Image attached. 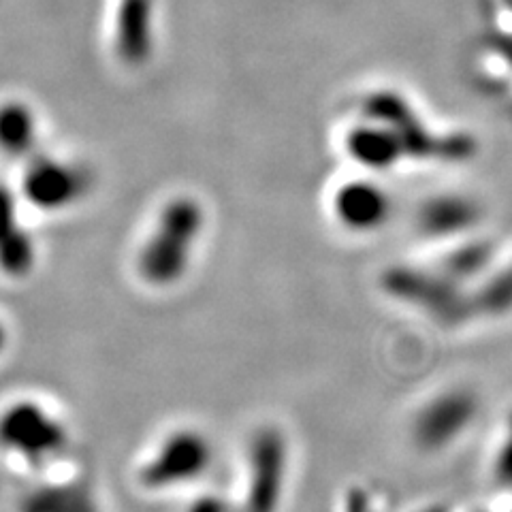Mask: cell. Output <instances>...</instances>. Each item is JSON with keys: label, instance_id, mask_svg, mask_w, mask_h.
I'll list each match as a JSON object with an SVG mask.
<instances>
[{"label": "cell", "instance_id": "9", "mask_svg": "<svg viewBox=\"0 0 512 512\" xmlns=\"http://www.w3.org/2000/svg\"><path fill=\"white\" fill-rule=\"evenodd\" d=\"M346 150L350 156L363 167L380 169L391 165L397 158V137L391 135L387 128L372 124H357L346 135Z\"/></svg>", "mask_w": 512, "mask_h": 512}, {"label": "cell", "instance_id": "4", "mask_svg": "<svg viewBox=\"0 0 512 512\" xmlns=\"http://www.w3.org/2000/svg\"><path fill=\"white\" fill-rule=\"evenodd\" d=\"M214 463V446L203 431L182 427L158 442L139 472L143 487L152 491L178 489L195 483Z\"/></svg>", "mask_w": 512, "mask_h": 512}, {"label": "cell", "instance_id": "5", "mask_svg": "<svg viewBox=\"0 0 512 512\" xmlns=\"http://www.w3.org/2000/svg\"><path fill=\"white\" fill-rule=\"evenodd\" d=\"M286 468V442L280 431H261L250 446L248 512H278L286 483Z\"/></svg>", "mask_w": 512, "mask_h": 512}, {"label": "cell", "instance_id": "3", "mask_svg": "<svg viewBox=\"0 0 512 512\" xmlns=\"http://www.w3.org/2000/svg\"><path fill=\"white\" fill-rule=\"evenodd\" d=\"M92 188L90 171L67 156L37 152L24 163L20 197L43 214L67 212L82 203Z\"/></svg>", "mask_w": 512, "mask_h": 512}, {"label": "cell", "instance_id": "10", "mask_svg": "<svg viewBox=\"0 0 512 512\" xmlns=\"http://www.w3.org/2000/svg\"><path fill=\"white\" fill-rule=\"evenodd\" d=\"M7 346H9V331H7L3 320H0V355L7 350Z\"/></svg>", "mask_w": 512, "mask_h": 512}, {"label": "cell", "instance_id": "2", "mask_svg": "<svg viewBox=\"0 0 512 512\" xmlns=\"http://www.w3.org/2000/svg\"><path fill=\"white\" fill-rule=\"evenodd\" d=\"M69 446V431L58 416L35 399H15L0 410V451L41 468Z\"/></svg>", "mask_w": 512, "mask_h": 512}, {"label": "cell", "instance_id": "8", "mask_svg": "<svg viewBox=\"0 0 512 512\" xmlns=\"http://www.w3.org/2000/svg\"><path fill=\"white\" fill-rule=\"evenodd\" d=\"M333 214L350 231H372L387 216V197L370 182H346L335 190Z\"/></svg>", "mask_w": 512, "mask_h": 512}, {"label": "cell", "instance_id": "1", "mask_svg": "<svg viewBox=\"0 0 512 512\" xmlns=\"http://www.w3.org/2000/svg\"><path fill=\"white\" fill-rule=\"evenodd\" d=\"M205 231L203 205L188 195L169 199L137 250V274L152 288L182 282Z\"/></svg>", "mask_w": 512, "mask_h": 512}, {"label": "cell", "instance_id": "7", "mask_svg": "<svg viewBox=\"0 0 512 512\" xmlns=\"http://www.w3.org/2000/svg\"><path fill=\"white\" fill-rule=\"evenodd\" d=\"M41 120L37 109L22 99L0 101V156L30 160L39 150Z\"/></svg>", "mask_w": 512, "mask_h": 512}, {"label": "cell", "instance_id": "6", "mask_svg": "<svg viewBox=\"0 0 512 512\" xmlns=\"http://www.w3.org/2000/svg\"><path fill=\"white\" fill-rule=\"evenodd\" d=\"M20 190L0 180V274L24 280L37 265V242L20 218Z\"/></svg>", "mask_w": 512, "mask_h": 512}]
</instances>
